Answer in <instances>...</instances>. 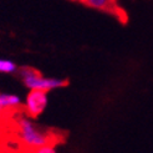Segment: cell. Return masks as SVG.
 I'll return each mask as SVG.
<instances>
[{"label": "cell", "mask_w": 153, "mask_h": 153, "mask_svg": "<svg viewBox=\"0 0 153 153\" xmlns=\"http://www.w3.org/2000/svg\"><path fill=\"white\" fill-rule=\"evenodd\" d=\"M16 134L26 148L36 149L44 144L52 143L51 134L44 132L27 117H20L16 121Z\"/></svg>", "instance_id": "cell-1"}, {"label": "cell", "mask_w": 153, "mask_h": 153, "mask_svg": "<svg viewBox=\"0 0 153 153\" xmlns=\"http://www.w3.org/2000/svg\"><path fill=\"white\" fill-rule=\"evenodd\" d=\"M18 70L16 64L13 62L11 60L0 59V72L1 74H13Z\"/></svg>", "instance_id": "cell-6"}, {"label": "cell", "mask_w": 153, "mask_h": 153, "mask_svg": "<svg viewBox=\"0 0 153 153\" xmlns=\"http://www.w3.org/2000/svg\"><path fill=\"white\" fill-rule=\"evenodd\" d=\"M21 106V98L16 95H10V94H0V113L18 108Z\"/></svg>", "instance_id": "cell-5"}, {"label": "cell", "mask_w": 153, "mask_h": 153, "mask_svg": "<svg viewBox=\"0 0 153 153\" xmlns=\"http://www.w3.org/2000/svg\"><path fill=\"white\" fill-rule=\"evenodd\" d=\"M20 153H36L35 152V149H31V148H25L22 152H20Z\"/></svg>", "instance_id": "cell-8"}, {"label": "cell", "mask_w": 153, "mask_h": 153, "mask_svg": "<svg viewBox=\"0 0 153 153\" xmlns=\"http://www.w3.org/2000/svg\"><path fill=\"white\" fill-rule=\"evenodd\" d=\"M48 106V92L44 90H30L25 100V112L29 117H37Z\"/></svg>", "instance_id": "cell-3"}, {"label": "cell", "mask_w": 153, "mask_h": 153, "mask_svg": "<svg viewBox=\"0 0 153 153\" xmlns=\"http://www.w3.org/2000/svg\"><path fill=\"white\" fill-rule=\"evenodd\" d=\"M36 153H56V149L53 147V143H48L44 144V146H40L35 149Z\"/></svg>", "instance_id": "cell-7"}, {"label": "cell", "mask_w": 153, "mask_h": 153, "mask_svg": "<svg viewBox=\"0 0 153 153\" xmlns=\"http://www.w3.org/2000/svg\"><path fill=\"white\" fill-rule=\"evenodd\" d=\"M19 74L24 85L29 90H44L48 92L50 90L67 86L66 80L55 79V77H44L39 71L33 67H22L20 68Z\"/></svg>", "instance_id": "cell-2"}, {"label": "cell", "mask_w": 153, "mask_h": 153, "mask_svg": "<svg viewBox=\"0 0 153 153\" xmlns=\"http://www.w3.org/2000/svg\"><path fill=\"white\" fill-rule=\"evenodd\" d=\"M80 1L90 7H94V9L114 15V16L118 18L122 21H126L127 19L126 13L123 11V9H121L117 5L116 0H80Z\"/></svg>", "instance_id": "cell-4"}]
</instances>
